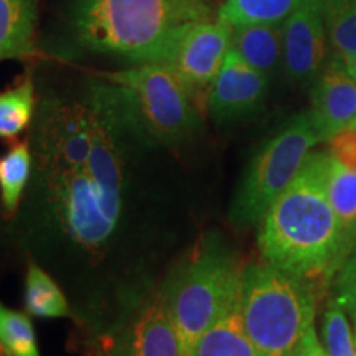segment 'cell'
Returning a JSON list of instances; mask_svg holds the SVG:
<instances>
[{
    "label": "cell",
    "instance_id": "12",
    "mask_svg": "<svg viewBox=\"0 0 356 356\" xmlns=\"http://www.w3.org/2000/svg\"><path fill=\"white\" fill-rule=\"evenodd\" d=\"M309 113L322 142L345 129L356 127V81L335 55L317 76Z\"/></svg>",
    "mask_w": 356,
    "mask_h": 356
},
{
    "label": "cell",
    "instance_id": "17",
    "mask_svg": "<svg viewBox=\"0 0 356 356\" xmlns=\"http://www.w3.org/2000/svg\"><path fill=\"white\" fill-rule=\"evenodd\" d=\"M25 309L40 318H65L73 312L65 292L48 273L37 264H30L25 277Z\"/></svg>",
    "mask_w": 356,
    "mask_h": 356
},
{
    "label": "cell",
    "instance_id": "3",
    "mask_svg": "<svg viewBox=\"0 0 356 356\" xmlns=\"http://www.w3.org/2000/svg\"><path fill=\"white\" fill-rule=\"evenodd\" d=\"M207 17L188 0H71L66 22L84 50L142 65L167 63L186 26Z\"/></svg>",
    "mask_w": 356,
    "mask_h": 356
},
{
    "label": "cell",
    "instance_id": "18",
    "mask_svg": "<svg viewBox=\"0 0 356 356\" xmlns=\"http://www.w3.org/2000/svg\"><path fill=\"white\" fill-rule=\"evenodd\" d=\"M33 155L29 140L19 142L0 157V195L7 213L17 211L22 197L32 177Z\"/></svg>",
    "mask_w": 356,
    "mask_h": 356
},
{
    "label": "cell",
    "instance_id": "5",
    "mask_svg": "<svg viewBox=\"0 0 356 356\" xmlns=\"http://www.w3.org/2000/svg\"><path fill=\"white\" fill-rule=\"evenodd\" d=\"M244 267L220 239L208 236L167 284L165 296L180 356L195 345L239 300Z\"/></svg>",
    "mask_w": 356,
    "mask_h": 356
},
{
    "label": "cell",
    "instance_id": "21",
    "mask_svg": "<svg viewBox=\"0 0 356 356\" xmlns=\"http://www.w3.org/2000/svg\"><path fill=\"white\" fill-rule=\"evenodd\" d=\"M302 0H225L218 17L233 26L284 22Z\"/></svg>",
    "mask_w": 356,
    "mask_h": 356
},
{
    "label": "cell",
    "instance_id": "15",
    "mask_svg": "<svg viewBox=\"0 0 356 356\" xmlns=\"http://www.w3.org/2000/svg\"><path fill=\"white\" fill-rule=\"evenodd\" d=\"M328 195L338 220L345 261L353 251L356 238V170L328 154Z\"/></svg>",
    "mask_w": 356,
    "mask_h": 356
},
{
    "label": "cell",
    "instance_id": "26",
    "mask_svg": "<svg viewBox=\"0 0 356 356\" xmlns=\"http://www.w3.org/2000/svg\"><path fill=\"white\" fill-rule=\"evenodd\" d=\"M300 356H328L322 348V345L318 343V338L315 335V332L310 333V337L307 338L304 350H302Z\"/></svg>",
    "mask_w": 356,
    "mask_h": 356
},
{
    "label": "cell",
    "instance_id": "20",
    "mask_svg": "<svg viewBox=\"0 0 356 356\" xmlns=\"http://www.w3.org/2000/svg\"><path fill=\"white\" fill-rule=\"evenodd\" d=\"M322 6L335 56L348 63L356 56V0H322Z\"/></svg>",
    "mask_w": 356,
    "mask_h": 356
},
{
    "label": "cell",
    "instance_id": "25",
    "mask_svg": "<svg viewBox=\"0 0 356 356\" xmlns=\"http://www.w3.org/2000/svg\"><path fill=\"white\" fill-rule=\"evenodd\" d=\"M328 142H330L332 157L356 170V127H348L338 132Z\"/></svg>",
    "mask_w": 356,
    "mask_h": 356
},
{
    "label": "cell",
    "instance_id": "30",
    "mask_svg": "<svg viewBox=\"0 0 356 356\" xmlns=\"http://www.w3.org/2000/svg\"><path fill=\"white\" fill-rule=\"evenodd\" d=\"M356 249V238H355V244H353V251Z\"/></svg>",
    "mask_w": 356,
    "mask_h": 356
},
{
    "label": "cell",
    "instance_id": "29",
    "mask_svg": "<svg viewBox=\"0 0 356 356\" xmlns=\"http://www.w3.org/2000/svg\"><path fill=\"white\" fill-rule=\"evenodd\" d=\"M0 356H10V355H8V353H7V350H6V348H3V346H2V343H0Z\"/></svg>",
    "mask_w": 356,
    "mask_h": 356
},
{
    "label": "cell",
    "instance_id": "16",
    "mask_svg": "<svg viewBox=\"0 0 356 356\" xmlns=\"http://www.w3.org/2000/svg\"><path fill=\"white\" fill-rule=\"evenodd\" d=\"M191 356H256L244 330L239 300L200 338Z\"/></svg>",
    "mask_w": 356,
    "mask_h": 356
},
{
    "label": "cell",
    "instance_id": "7",
    "mask_svg": "<svg viewBox=\"0 0 356 356\" xmlns=\"http://www.w3.org/2000/svg\"><path fill=\"white\" fill-rule=\"evenodd\" d=\"M322 142L309 111L300 113L266 140L249 162L236 191L231 221L239 226L261 222L280 193L287 188L309 157L310 150Z\"/></svg>",
    "mask_w": 356,
    "mask_h": 356
},
{
    "label": "cell",
    "instance_id": "28",
    "mask_svg": "<svg viewBox=\"0 0 356 356\" xmlns=\"http://www.w3.org/2000/svg\"><path fill=\"white\" fill-rule=\"evenodd\" d=\"M188 2L191 3V6H195V7L208 8V10H210V7H208V2H210V0H188Z\"/></svg>",
    "mask_w": 356,
    "mask_h": 356
},
{
    "label": "cell",
    "instance_id": "9",
    "mask_svg": "<svg viewBox=\"0 0 356 356\" xmlns=\"http://www.w3.org/2000/svg\"><path fill=\"white\" fill-rule=\"evenodd\" d=\"M327 26L322 0H302L282 22V65L291 81L312 83L323 68Z\"/></svg>",
    "mask_w": 356,
    "mask_h": 356
},
{
    "label": "cell",
    "instance_id": "1",
    "mask_svg": "<svg viewBox=\"0 0 356 356\" xmlns=\"http://www.w3.org/2000/svg\"><path fill=\"white\" fill-rule=\"evenodd\" d=\"M92 142L58 159L35 160L30 207L35 238L48 251L99 264L127 233L134 195V150L150 147L137 134L119 89L88 83Z\"/></svg>",
    "mask_w": 356,
    "mask_h": 356
},
{
    "label": "cell",
    "instance_id": "22",
    "mask_svg": "<svg viewBox=\"0 0 356 356\" xmlns=\"http://www.w3.org/2000/svg\"><path fill=\"white\" fill-rule=\"evenodd\" d=\"M0 343L10 356H40L30 318L0 302Z\"/></svg>",
    "mask_w": 356,
    "mask_h": 356
},
{
    "label": "cell",
    "instance_id": "24",
    "mask_svg": "<svg viewBox=\"0 0 356 356\" xmlns=\"http://www.w3.org/2000/svg\"><path fill=\"white\" fill-rule=\"evenodd\" d=\"M337 300L356 325V249L338 270Z\"/></svg>",
    "mask_w": 356,
    "mask_h": 356
},
{
    "label": "cell",
    "instance_id": "23",
    "mask_svg": "<svg viewBox=\"0 0 356 356\" xmlns=\"http://www.w3.org/2000/svg\"><path fill=\"white\" fill-rule=\"evenodd\" d=\"M323 337L328 356H356L346 312L340 302H328L323 314Z\"/></svg>",
    "mask_w": 356,
    "mask_h": 356
},
{
    "label": "cell",
    "instance_id": "11",
    "mask_svg": "<svg viewBox=\"0 0 356 356\" xmlns=\"http://www.w3.org/2000/svg\"><path fill=\"white\" fill-rule=\"evenodd\" d=\"M269 76L248 65L233 48L207 95L208 114L218 124L248 118L266 99Z\"/></svg>",
    "mask_w": 356,
    "mask_h": 356
},
{
    "label": "cell",
    "instance_id": "2",
    "mask_svg": "<svg viewBox=\"0 0 356 356\" xmlns=\"http://www.w3.org/2000/svg\"><path fill=\"white\" fill-rule=\"evenodd\" d=\"M327 170L328 154L310 152L261 220L257 236L266 262L315 286H325L345 262Z\"/></svg>",
    "mask_w": 356,
    "mask_h": 356
},
{
    "label": "cell",
    "instance_id": "4",
    "mask_svg": "<svg viewBox=\"0 0 356 356\" xmlns=\"http://www.w3.org/2000/svg\"><path fill=\"white\" fill-rule=\"evenodd\" d=\"M318 291L269 262L244 267L239 310L256 356H300L314 330Z\"/></svg>",
    "mask_w": 356,
    "mask_h": 356
},
{
    "label": "cell",
    "instance_id": "8",
    "mask_svg": "<svg viewBox=\"0 0 356 356\" xmlns=\"http://www.w3.org/2000/svg\"><path fill=\"white\" fill-rule=\"evenodd\" d=\"M234 26L220 17L190 24L178 40L167 65L190 89L195 99L208 95L231 50Z\"/></svg>",
    "mask_w": 356,
    "mask_h": 356
},
{
    "label": "cell",
    "instance_id": "27",
    "mask_svg": "<svg viewBox=\"0 0 356 356\" xmlns=\"http://www.w3.org/2000/svg\"><path fill=\"white\" fill-rule=\"evenodd\" d=\"M345 66H346V68H348L350 74L355 78V81H356V56L353 58V60H350L348 63H345Z\"/></svg>",
    "mask_w": 356,
    "mask_h": 356
},
{
    "label": "cell",
    "instance_id": "19",
    "mask_svg": "<svg viewBox=\"0 0 356 356\" xmlns=\"http://www.w3.org/2000/svg\"><path fill=\"white\" fill-rule=\"evenodd\" d=\"M37 95L32 79L0 92V139H13L32 124L37 114Z\"/></svg>",
    "mask_w": 356,
    "mask_h": 356
},
{
    "label": "cell",
    "instance_id": "14",
    "mask_svg": "<svg viewBox=\"0 0 356 356\" xmlns=\"http://www.w3.org/2000/svg\"><path fill=\"white\" fill-rule=\"evenodd\" d=\"M35 0H0V61L35 53Z\"/></svg>",
    "mask_w": 356,
    "mask_h": 356
},
{
    "label": "cell",
    "instance_id": "6",
    "mask_svg": "<svg viewBox=\"0 0 356 356\" xmlns=\"http://www.w3.org/2000/svg\"><path fill=\"white\" fill-rule=\"evenodd\" d=\"M121 92L136 131L150 147L180 145L198 131L197 99L167 63H142L99 74Z\"/></svg>",
    "mask_w": 356,
    "mask_h": 356
},
{
    "label": "cell",
    "instance_id": "13",
    "mask_svg": "<svg viewBox=\"0 0 356 356\" xmlns=\"http://www.w3.org/2000/svg\"><path fill=\"white\" fill-rule=\"evenodd\" d=\"M231 48L248 65L270 76L282 61V22L234 26Z\"/></svg>",
    "mask_w": 356,
    "mask_h": 356
},
{
    "label": "cell",
    "instance_id": "10",
    "mask_svg": "<svg viewBox=\"0 0 356 356\" xmlns=\"http://www.w3.org/2000/svg\"><path fill=\"white\" fill-rule=\"evenodd\" d=\"M108 350V356H180L165 291L149 296L127 315Z\"/></svg>",
    "mask_w": 356,
    "mask_h": 356
}]
</instances>
